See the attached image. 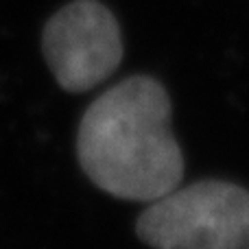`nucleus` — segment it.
I'll return each instance as SVG.
<instances>
[{"label": "nucleus", "instance_id": "f257e3e1", "mask_svg": "<svg viewBox=\"0 0 249 249\" xmlns=\"http://www.w3.org/2000/svg\"><path fill=\"white\" fill-rule=\"evenodd\" d=\"M77 155L96 188L127 201H155L184 177V155L171 131V99L160 81L133 74L86 109Z\"/></svg>", "mask_w": 249, "mask_h": 249}, {"label": "nucleus", "instance_id": "f03ea898", "mask_svg": "<svg viewBox=\"0 0 249 249\" xmlns=\"http://www.w3.org/2000/svg\"><path fill=\"white\" fill-rule=\"evenodd\" d=\"M136 234L153 249H249V190L223 179L175 188L138 216Z\"/></svg>", "mask_w": 249, "mask_h": 249}, {"label": "nucleus", "instance_id": "7ed1b4c3", "mask_svg": "<svg viewBox=\"0 0 249 249\" xmlns=\"http://www.w3.org/2000/svg\"><path fill=\"white\" fill-rule=\"evenodd\" d=\"M42 53L66 92H86L112 77L123 61L118 20L99 0H72L51 16Z\"/></svg>", "mask_w": 249, "mask_h": 249}]
</instances>
